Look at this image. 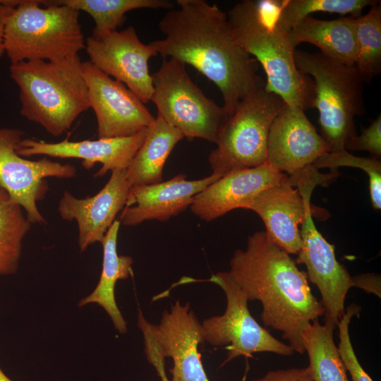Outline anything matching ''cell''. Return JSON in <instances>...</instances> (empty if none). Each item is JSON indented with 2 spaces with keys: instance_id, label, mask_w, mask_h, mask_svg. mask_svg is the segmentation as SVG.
Segmentation results:
<instances>
[{
  "instance_id": "cell-7",
  "label": "cell",
  "mask_w": 381,
  "mask_h": 381,
  "mask_svg": "<svg viewBox=\"0 0 381 381\" xmlns=\"http://www.w3.org/2000/svg\"><path fill=\"white\" fill-rule=\"evenodd\" d=\"M285 104L274 93L259 88L244 97L222 126L209 155L212 174L222 176L267 162L270 126Z\"/></svg>"
},
{
  "instance_id": "cell-19",
  "label": "cell",
  "mask_w": 381,
  "mask_h": 381,
  "mask_svg": "<svg viewBox=\"0 0 381 381\" xmlns=\"http://www.w3.org/2000/svg\"><path fill=\"white\" fill-rule=\"evenodd\" d=\"M220 177L212 173L188 181L184 174H179L164 182L132 186L119 221L132 226L147 220H168L186 210L197 194Z\"/></svg>"
},
{
  "instance_id": "cell-32",
  "label": "cell",
  "mask_w": 381,
  "mask_h": 381,
  "mask_svg": "<svg viewBox=\"0 0 381 381\" xmlns=\"http://www.w3.org/2000/svg\"><path fill=\"white\" fill-rule=\"evenodd\" d=\"M251 381H314L309 367L270 370L263 377Z\"/></svg>"
},
{
  "instance_id": "cell-22",
  "label": "cell",
  "mask_w": 381,
  "mask_h": 381,
  "mask_svg": "<svg viewBox=\"0 0 381 381\" xmlns=\"http://www.w3.org/2000/svg\"><path fill=\"white\" fill-rule=\"evenodd\" d=\"M119 219H116L107 231L102 241L103 260L101 276L93 291L81 299L79 306L89 303H97L102 306L110 317L115 328L123 334L127 331L126 322L120 312L114 296L116 284L119 279H126L133 273L132 258L119 255L117 238L120 227Z\"/></svg>"
},
{
  "instance_id": "cell-1",
  "label": "cell",
  "mask_w": 381,
  "mask_h": 381,
  "mask_svg": "<svg viewBox=\"0 0 381 381\" xmlns=\"http://www.w3.org/2000/svg\"><path fill=\"white\" fill-rule=\"evenodd\" d=\"M158 24L164 35L149 42L164 59L188 64L212 82L231 116L239 102L265 87L259 64L236 41L227 15L205 0H177Z\"/></svg>"
},
{
  "instance_id": "cell-24",
  "label": "cell",
  "mask_w": 381,
  "mask_h": 381,
  "mask_svg": "<svg viewBox=\"0 0 381 381\" xmlns=\"http://www.w3.org/2000/svg\"><path fill=\"white\" fill-rule=\"evenodd\" d=\"M334 330L315 320L302 332V341L314 381H350L334 341Z\"/></svg>"
},
{
  "instance_id": "cell-20",
  "label": "cell",
  "mask_w": 381,
  "mask_h": 381,
  "mask_svg": "<svg viewBox=\"0 0 381 381\" xmlns=\"http://www.w3.org/2000/svg\"><path fill=\"white\" fill-rule=\"evenodd\" d=\"M288 177L267 162L253 168L234 170L197 194L190 208L200 219L212 221L234 209H246L261 190L285 181Z\"/></svg>"
},
{
  "instance_id": "cell-34",
  "label": "cell",
  "mask_w": 381,
  "mask_h": 381,
  "mask_svg": "<svg viewBox=\"0 0 381 381\" xmlns=\"http://www.w3.org/2000/svg\"><path fill=\"white\" fill-rule=\"evenodd\" d=\"M145 353L149 363L155 367L161 381H170L165 371V358L160 351L155 346H150L145 349Z\"/></svg>"
},
{
  "instance_id": "cell-16",
  "label": "cell",
  "mask_w": 381,
  "mask_h": 381,
  "mask_svg": "<svg viewBox=\"0 0 381 381\" xmlns=\"http://www.w3.org/2000/svg\"><path fill=\"white\" fill-rule=\"evenodd\" d=\"M315 186L306 184L296 188L289 177L285 181L261 190L246 210L255 212L262 219L268 238L288 254H298L302 240L299 226L308 210Z\"/></svg>"
},
{
  "instance_id": "cell-11",
  "label": "cell",
  "mask_w": 381,
  "mask_h": 381,
  "mask_svg": "<svg viewBox=\"0 0 381 381\" xmlns=\"http://www.w3.org/2000/svg\"><path fill=\"white\" fill-rule=\"evenodd\" d=\"M82 71L90 108L97 119L98 138L132 136L155 122L145 104L123 83L106 75L90 61H83Z\"/></svg>"
},
{
  "instance_id": "cell-6",
  "label": "cell",
  "mask_w": 381,
  "mask_h": 381,
  "mask_svg": "<svg viewBox=\"0 0 381 381\" xmlns=\"http://www.w3.org/2000/svg\"><path fill=\"white\" fill-rule=\"evenodd\" d=\"M294 61L314 83L313 108L319 112L320 135L329 152L341 151L356 134L354 117L365 113L363 92L365 82L356 65L295 49Z\"/></svg>"
},
{
  "instance_id": "cell-8",
  "label": "cell",
  "mask_w": 381,
  "mask_h": 381,
  "mask_svg": "<svg viewBox=\"0 0 381 381\" xmlns=\"http://www.w3.org/2000/svg\"><path fill=\"white\" fill-rule=\"evenodd\" d=\"M152 79L150 101L157 109V116L188 140L200 138L216 143L229 116L192 80L186 65L174 59H164Z\"/></svg>"
},
{
  "instance_id": "cell-5",
  "label": "cell",
  "mask_w": 381,
  "mask_h": 381,
  "mask_svg": "<svg viewBox=\"0 0 381 381\" xmlns=\"http://www.w3.org/2000/svg\"><path fill=\"white\" fill-rule=\"evenodd\" d=\"M80 11L53 1L17 0L5 27L4 47L11 64L58 61L85 48Z\"/></svg>"
},
{
  "instance_id": "cell-14",
  "label": "cell",
  "mask_w": 381,
  "mask_h": 381,
  "mask_svg": "<svg viewBox=\"0 0 381 381\" xmlns=\"http://www.w3.org/2000/svg\"><path fill=\"white\" fill-rule=\"evenodd\" d=\"M138 323L147 329L162 356L172 359L170 381H210L198 351L205 342L202 325L188 303L176 301L164 311L157 325L139 310Z\"/></svg>"
},
{
  "instance_id": "cell-35",
  "label": "cell",
  "mask_w": 381,
  "mask_h": 381,
  "mask_svg": "<svg viewBox=\"0 0 381 381\" xmlns=\"http://www.w3.org/2000/svg\"><path fill=\"white\" fill-rule=\"evenodd\" d=\"M17 4V0H0V58L4 52V40L6 20Z\"/></svg>"
},
{
  "instance_id": "cell-17",
  "label": "cell",
  "mask_w": 381,
  "mask_h": 381,
  "mask_svg": "<svg viewBox=\"0 0 381 381\" xmlns=\"http://www.w3.org/2000/svg\"><path fill=\"white\" fill-rule=\"evenodd\" d=\"M131 185L126 169L111 171L105 186L95 195L80 199L65 190L58 212L66 221H76L80 251L96 242L101 243L116 214L123 209Z\"/></svg>"
},
{
  "instance_id": "cell-18",
  "label": "cell",
  "mask_w": 381,
  "mask_h": 381,
  "mask_svg": "<svg viewBox=\"0 0 381 381\" xmlns=\"http://www.w3.org/2000/svg\"><path fill=\"white\" fill-rule=\"evenodd\" d=\"M148 128L132 136L98 138L95 140L69 141L67 137L61 142L47 143L23 138L17 152L24 157L44 155L61 159H81V164L86 169H90L99 162L102 167L95 177H101L109 171L127 169L143 143Z\"/></svg>"
},
{
  "instance_id": "cell-21",
  "label": "cell",
  "mask_w": 381,
  "mask_h": 381,
  "mask_svg": "<svg viewBox=\"0 0 381 381\" xmlns=\"http://www.w3.org/2000/svg\"><path fill=\"white\" fill-rule=\"evenodd\" d=\"M356 18L350 16L325 20L307 16L289 31L290 41L295 48L301 43H310L326 56L345 64L356 65Z\"/></svg>"
},
{
  "instance_id": "cell-4",
  "label": "cell",
  "mask_w": 381,
  "mask_h": 381,
  "mask_svg": "<svg viewBox=\"0 0 381 381\" xmlns=\"http://www.w3.org/2000/svg\"><path fill=\"white\" fill-rule=\"evenodd\" d=\"M78 54L58 61L11 64L10 77L19 89L20 113L59 136L90 108L87 87Z\"/></svg>"
},
{
  "instance_id": "cell-2",
  "label": "cell",
  "mask_w": 381,
  "mask_h": 381,
  "mask_svg": "<svg viewBox=\"0 0 381 381\" xmlns=\"http://www.w3.org/2000/svg\"><path fill=\"white\" fill-rule=\"evenodd\" d=\"M296 264L260 231L248 237L245 250L234 253L228 272L248 301L261 303L264 325L279 331L294 352L303 354L302 332L324 316V309Z\"/></svg>"
},
{
  "instance_id": "cell-26",
  "label": "cell",
  "mask_w": 381,
  "mask_h": 381,
  "mask_svg": "<svg viewBox=\"0 0 381 381\" xmlns=\"http://www.w3.org/2000/svg\"><path fill=\"white\" fill-rule=\"evenodd\" d=\"M22 207L0 188V274L16 272L23 241L32 224Z\"/></svg>"
},
{
  "instance_id": "cell-31",
  "label": "cell",
  "mask_w": 381,
  "mask_h": 381,
  "mask_svg": "<svg viewBox=\"0 0 381 381\" xmlns=\"http://www.w3.org/2000/svg\"><path fill=\"white\" fill-rule=\"evenodd\" d=\"M346 150L367 151L376 157L381 155V116L379 114L360 135L348 141Z\"/></svg>"
},
{
  "instance_id": "cell-12",
  "label": "cell",
  "mask_w": 381,
  "mask_h": 381,
  "mask_svg": "<svg viewBox=\"0 0 381 381\" xmlns=\"http://www.w3.org/2000/svg\"><path fill=\"white\" fill-rule=\"evenodd\" d=\"M85 49L96 68L123 83L144 104L150 101L153 85L148 61L157 53L139 39L134 27L91 35L85 40Z\"/></svg>"
},
{
  "instance_id": "cell-36",
  "label": "cell",
  "mask_w": 381,
  "mask_h": 381,
  "mask_svg": "<svg viewBox=\"0 0 381 381\" xmlns=\"http://www.w3.org/2000/svg\"><path fill=\"white\" fill-rule=\"evenodd\" d=\"M0 381H13L0 369Z\"/></svg>"
},
{
  "instance_id": "cell-10",
  "label": "cell",
  "mask_w": 381,
  "mask_h": 381,
  "mask_svg": "<svg viewBox=\"0 0 381 381\" xmlns=\"http://www.w3.org/2000/svg\"><path fill=\"white\" fill-rule=\"evenodd\" d=\"M25 132L19 128H0V188L20 205L32 224H44L37 207L48 190L46 179H72L77 169L71 164H62L43 157L30 160L20 155Z\"/></svg>"
},
{
  "instance_id": "cell-33",
  "label": "cell",
  "mask_w": 381,
  "mask_h": 381,
  "mask_svg": "<svg viewBox=\"0 0 381 381\" xmlns=\"http://www.w3.org/2000/svg\"><path fill=\"white\" fill-rule=\"evenodd\" d=\"M352 287L363 289L368 294L381 297V277L375 273H363L351 276Z\"/></svg>"
},
{
  "instance_id": "cell-15",
  "label": "cell",
  "mask_w": 381,
  "mask_h": 381,
  "mask_svg": "<svg viewBox=\"0 0 381 381\" xmlns=\"http://www.w3.org/2000/svg\"><path fill=\"white\" fill-rule=\"evenodd\" d=\"M312 210L301 225L302 244L296 262L303 264L308 281L316 285L324 309V324L335 329L345 313L344 303L352 287L351 276L335 256L334 247L316 228Z\"/></svg>"
},
{
  "instance_id": "cell-25",
  "label": "cell",
  "mask_w": 381,
  "mask_h": 381,
  "mask_svg": "<svg viewBox=\"0 0 381 381\" xmlns=\"http://www.w3.org/2000/svg\"><path fill=\"white\" fill-rule=\"evenodd\" d=\"M56 4L66 5L89 14L95 22L92 36L99 37L114 32L126 21V13L140 8L168 9L174 4L167 0H56Z\"/></svg>"
},
{
  "instance_id": "cell-28",
  "label": "cell",
  "mask_w": 381,
  "mask_h": 381,
  "mask_svg": "<svg viewBox=\"0 0 381 381\" xmlns=\"http://www.w3.org/2000/svg\"><path fill=\"white\" fill-rule=\"evenodd\" d=\"M373 0H283L279 1L277 23L289 31L303 18L315 12H327L358 17Z\"/></svg>"
},
{
  "instance_id": "cell-13",
  "label": "cell",
  "mask_w": 381,
  "mask_h": 381,
  "mask_svg": "<svg viewBox=\"0 0 381 381\" xmlns=\"http://www.w3.org/2000/svg\"><path fill=\"white\" fill-rule=\"evenodd\" d=\"M329 152L305 111L285 104L270 128L266 162L289 176L305 178L318 170L313 164Z\"/></svg>"
},
{
  "instance_id": "cell-27",
  "label": "cell",
  "mask_w": 381,
  "mask_h": 381,
  "mask_svg": "<svg viewBox=\"0 0 381 381\" xmlns=\"http://www.w3.org/2000/svg\"><path fill=\"white\" fill-rule=\"evenodd\" d=\"M368 12L356 18L358 46L356 66L365 82L381 71V6L377 1Z\"/></svg>"
},
{
  "instance_id": "cell-3",
  "label": "cell",
  "mask_w": 381,
  "mask_h": 381,
  "mask_svg": "<svg viewBox=\"0 0 381 381\" xmlns=\"http://www.w3.org/2000/svg\"><path fill=\"white\" fill-rule=\"evenodd\" d=\"M278 8L276 0H244L226 15L239 45L262 67L267 78L265 90L305 111L313 108L314 83L296 67V48L289 32L277 23Z\"/></svg>"
},
{
  "instance_id": "cell-9",
  "label": "cell",
  "mask_w": 381,
  "mask_h": 381,
  "mask_svg": "<svg viewBox=\"0 0 381 381\" xmlns=\"http://www.w3.org/2000/svg\"><path fill=\"white\" fill-rule=\"evenodd\" d=\"M219 286L226 299V310L202 323L205 341L213 346H226L228 350L224 364L238 357H251L255 353L269 352L289 356L293 349L273 337L261 327L250 314L248 298L228 272L214 274L208 279Z\"/></svg>"
},
{
  "instance_id": "cell-30",
  "label": "cell",
  "mask_w": 381,
  "mask_h": 381,
  "mask_svg": "<svg viewBox=\"0 0 381 381\" xmlns=\"http://www.w3.org/2000/svg\"><path fill=\"white\" fill-rule=\"evenodd\" d=\"M360 312L361 307L355 303L345 308V313L337 325L339 341L337 347L341 362L346 370L349 373L352 381H373L360 364L350 339L351 320L354 315L358 316Z\"/></svg>"
},
{
  "instance_id": "cell-29",
  "label": "cell",
  "mask_w": 381,
  "mask_h": 381,
  "mask_svg": "<svg viewBox=\"0 0 381 381\" xmlns=\"http://www.w3.org/2000/svg\"><path fill=\"white\" fill-rule=\"evenodd\" d=\"M313 166L317 169L328 168L331 172L337 171L341 167L358 168L364 171L369 179V191L372 206L381 208V162L376 157H361L347 150L326 152L317 159Z\"/></svg>"
},
{
  "instance_id": "cell-23",
  "label": "cell",
  "mask_w": 381,
  "mask_h": 381,
  "mask_svg": "<svg viewBox=\"0 0 381 381\" xmlns=\"http://www.w3.org/2000/svg\"><path fill=\"white\" fill-rule=\"evenodd\" d=\"M183 138L180 131L157 116L126 169V178L131 186L162 182L164 164L176 145Z\"/></svg>"
}]
</instances>
